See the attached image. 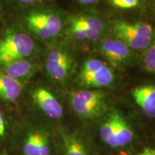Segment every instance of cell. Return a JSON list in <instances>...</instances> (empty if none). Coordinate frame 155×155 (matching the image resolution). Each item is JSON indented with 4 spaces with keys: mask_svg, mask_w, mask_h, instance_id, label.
Returning a JSON list of instances; mask_svg holds the SVG:
<instances>
[{
    "mask_svg": "<svg viewBox=\"0 0 155 155\" xmlns=\"http://www.w3.org/2000/svg\"><path fill=\"white\" fill-rule=\"evenodd\" d=\"M114 32L129 48L147 49L152 43L154 32L153 27L147 22L129 23L119 21L114 23Z\"/></svg>",
    "mask_w": 155,
    "mask_h": 155,
    "instance_id": "cell-1",
    "label": "cell"
},
{
    "mask_svg": "<svg viewBox=\"0 0 155 155\" xmlns=\"http://www.w3.org/2000/svg\"><path fill=\"white\" fill-rule=\"evenodd\" d=\"M71 101L73 111L85 119L100 117L106 110L105 94L100 91H75L71 95Z\"/></svg>",
    "mask_w": 155,
    "mask_h": 155,
    "instance_id": "cell-2",
    "label": "cell"
},
{
    "mask_svg": "<svg viewBox=\"0 0 155 155\" xmlns=\"http://www.w3.org/2000/svg\"><path fill=\"white\" fill-rule=\"evenodd\" d=\"M130 48L119 39H108L101 45V52L111 63L119 64L127 61L130 56Z\"/></svg>",
    "mask_w": 155,
    "mask_h": 155,
    "instance_id": "cell-8",
    "label": "cell"
},
{
    "mask_svg": "<svg viewBox=\"0 0 155 155\" xmlns=\"http://www.w3.org/2000/svg\"><path fill=\"white\" fill-rule=\"evenodd\" d=\"M138 155H145V154H144V152H142V153H141V154H138Z\"/></svg>",
    "mask_w": 155,
    "mask_h": 155,
    "instance_id": "cell-25",
    "label": "cell"
},
{
    "mask_svg": "<svg viewBox=\"0 0 155 155\" xmlns=\"http://www.w3.org/2000/svg\"><path fill=\"white\" fill-rule=\"evenodd\" d=\"M35 44L28 35L22 32L9 34L0 40V65H4L30 55Z\"/></svg>",
    "mask_w": 155,
    "mask_h": 155,
    "instance_id": "cell-3",
    "label": "cell"
},
{
    "mask_svg": "<svg viewBox=\"0 0 155 155\" xmlns=\"http://www.w3.org/2000/svg\"><path fill=\"white\" fill-rule=\"evenodd\" d=\"M71 33L76 40H80V41L87 40L86 31L77 18L73 19L71 22Z\"/></svg>",
    "mask_w": 155,
    "mask_h": 155,
    "instance_id": "cell-18",
    "label": "cell"
},
{
    "mask_svg": "<svg viewBox=\"0 0 155 155\" xmlns=\"http://www.w3.org/2000/svg\"><path fill=\"white\" fill-rule=\"evenodd\" d=\"M26 24L38 38L48 40L57 36L62 29V21L50 12H34L26 17Z\"/></svg>",
    "mask_w": 155,
    "mask_h": 155,
    "instance_id": "cell-5",
    "label": "cell"
},
{
    "mask_svg": "<svg viewBox=\"0 0 155 155\" xmlns=\"http://www.w3.org/2000/svg\"><path fill=\"white\" fill-rule=\"evenodd\" d=\"M65 155H88L86 147L75 137L68 136L65 138Z\"/></svg>",
    "mask_w": 155,
    "mask_h": 155,
    "instance_id": "cell-15",
    "label": "cell"
},
{
    "mask_svg": "<svg viewBox=\"0 0 155 155\" xmlns=\"http://www.w3.org/2000/svg\"><path fill=\"white\" fill-rule=\"evenodd\" d=\"M5 133V121H4L3 116L2 115L1 111H0V140L3 138Z\"/></svg>",
    "mask_w": 155,
    "mask_h": 155,
    "instance_id": "cell-21",
    "label": "cell"
},
{
    "mask_svg": "<svg viewBox=\"0 0 155 155\" xmlns=\"http://www.w3.org/2000/svg\"><path fill=\"white\" fill-rule=\"evenodd\" d=\"M16 1L22 4H27V5H28V4H33L38 2L40 1V0H16Z\"/></svg>",
    "mask_w": 155,
    "mask_h": 155,
    "instance_id": "cell-23",
    "label": "cell"
},
{
    "mask_svg": "<svg viewBox=\"0 0 155 155\" xmlns=\"http://www.w3.org/2000/svg\"><path fill=\"white\" fill-rule=\"evenodd\" d=\"M39 134V132H34L28 136L23 149L25 155H40L38 144Z\"/></svg>",
    "mask_w": 155,
    "mask_h": 155,
    "instance_id": "cell-16",
    "label": "cell"
},
{
    "mask_svg": "<svg viewBox=\"0 0 155 155\" xmlns=\"http://www.w3.org/2000/svg\"><path fill=\"white\" fill-rule=\"evenodd\" d=\"M76 18L86 31L87 40L94 42L99 40L104 30V25L99 19L91 16H82Z\"/></svg>",
    "mask_w": 155,
    "mask_h": 155,
    "instance_id": "cell-13",
    "label": "cell"
},
{
    "mask_svg": "<svg viewBox=\"0 0 155 155\" xmlns=\"http://www.w3.org/2000/svg\"><path fill=\"white\" fill-rule=\"evenodd\" d=\"M141 0H110L111 5L119 9H129L137 7Z\"/></svg>",
    "mask_w": 155,
    "mask_h": 155,
    "instance_id": "cell-19",
    "label": "cell"
},
{
    "mask_svg": "<svg viewBox=\"0 0 155 155\" xmlns=\"http://www.w3.org/2000/svg\"><path fill=\"white\" fill-rule=\"evenodd\" d=\"M39 154L40 155H49L50 147L47 137L44 134L40 133L38 139Z\"/></svg>",
    "mask_w": 155,
    "mask_h": 155,
    "instance_id": "cell-20",
    "label": "cell"
},
{
    "mask_svg": "<svg viewBox=\"0 0 155 155\" xmlns=\"http://www.w3.org/2000/svg\"><path fill=\"white\" fill-rule=\"evenodd\" d=\"M131 95L148 117L155 118V86L147 85L137 87L132 90Z\"/></svg>",
    "mask_w": 155,
    "mask_h": 155,
    "instance_id": "cell-9",
    "label": "cell"
},
{
    "mask_svg": "<svg viewBox=\"0 0 155 155\" xmlns=\"http://www.w3.org/2000/svg\"><path fill=\"white\" fill-rule=\"evenodd\" d=\"M32 98L38 107L51 119H59L63 115V107L49 91L38 88L32 93Z\"/></svg>",
    "mask_w": 155,
    "mask_h": 155,
    "instance_id": "cell-7",
    "label": "cell"
},
{
    "mask_svg": "<svg viewBox=\"0 0 155 155\" xmlns=\"http://www.w3.org/2000/svg\"><path fill=\"white\" fill-rule=\"evenodd\" d=\"M79 81L85 86L101 88L113 82L114 73L100 60L88 59L85 61L81 68Z\"/></svg>",
    "mask_w": 155,
    "mask_h": 155,
    "instance_id": "cell-4",
    "label": "cell"
},
{
    "mask_svg": "<svg viewBox=\"0 0 155 155\" xmlns=\"http://www.w3.org/2000/svg\"><path fill=\"white\" fill-rule=\"evenodd\" d=\"M72 67V59L64 50L54 49L48 53L45 68L50 76L56 81H64Z\"/></svg>",
    "mask_w": 155,
    "mask_h": 155,
    "instance_id": "cell-6",
    "label": "cell"
},
{
    "mask_svg": "<svg viewBox=\"0 0 155 155\" xmlns=\"http://www.w3.org/2000/svg\"><path fill=\"white\" fill-rule=\"evenodd\" d=\"M115 123V137L116 146L124 147L133 139V131L127 121L118 114H113Z\"/></svg>",
    "mask_w": 155,
    "mask_h": 155,
    "instance_id": "cell-12",
    "label": "cell"
},
{
    "mask_svg": "<svg viewBox=\"0 0 155 155\" xmlns=\"http://www.w3.org/2000/svg\"><path fill=\"white\" fill-rule=\"evenodd\" d=\"M102 140L111 147H117L115 137V123L114 114H111L103 124L100 130Z\"/></svg>",
    "mask_w": 155,
    "mask_h": 155,
    "instance_id": "cell-14",
    "label": "cell"
},
{
    "mask_svg": "<svg viewBox=\"0 0 155 155\" xmlns=\"http://www.w3.org/2000/svg\"><path fill=\"white\" fill-rule=\"evenodd\" d=\"M143 63L147 71L155 73V42L147 48V51L144 55Z\"/></svg>",
    "mask_w": 155,
    "mask_h": 155,
    "instance_id": "cell-17",
    "label": "cell"
},
{
    "mask_svg": "<svg viewBox=\"0 0 155 155\" xmlns=\"http://www.w3.org/2000/svg\"><path fill=\"white\" fill-rule=\"evenodd\" d=\"M143 152L145 155H155V150L154 149H145Z\"/></svg>",
    "mask_w": 155,
    "mask_h": 155,
    "instance_id": "cell-24",
    "label": "cell"
},
{
    "mask_svg": "<svg viewBox=\"0 0 155 155\" xmlns=\"http://www.w3.org/2000/svg\"><path fill=\"white\" fill-rule=\"evenodd\" d=\"M2 67L3 73L18 81L30 77L35 70L34 64L24 58L11 62L2 65Z\"/></svg>",
    "mask_w": 155,
    "mask_h": 155,
    "instance_id": "cell-10",
    "label": "cell"
},
{
    "mask_svg": "<svg viewBox=\"0 0 155 155\" xmlns=\"http://www.w3.org/2000/svg\"><path fill=\"white\" fill-rule=\"evenodd\" d=\"M81 5H91L96 2H98L100 0H78Z\"/></svg>",
    "mask_w": 155,
    "mask_h": 155,
    "instance_id": "cell-22",
    "label": "cell"
},
{
    "mask_svg": "<svg viewBox=\"0 0 155 155\" xmlns=\"http://www.w3.org/2000/svg\"><path fill=\"white\" fill-rule=\"evenodd\" d=\"M22 88L18 80L0 71V98L8 101H15L19 98Z\"/></svg>",
    "mask_w": 155,
    "mask_h": 155,
    "instance_id": "cell-11",
    "label": "cell"
},
{
    "mask_svg": "<svg viewBox=\"0 0 155 155\" xmlns=\"http://www.w3.org/2000/svg\"><path fill=\"white\" fill-rule=\"evenodd\" d=\"M2 155H7V154H2Z\"/></svg>",
    "mask_w": 155,
    "mask_h": 155,
    "instance_id": "cell-26",
    "label": "cell"
}]
</instances>
